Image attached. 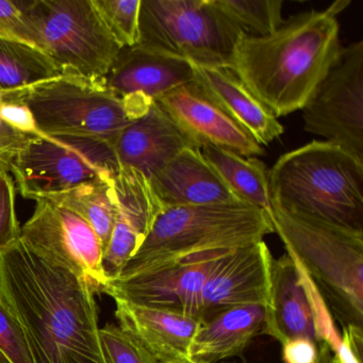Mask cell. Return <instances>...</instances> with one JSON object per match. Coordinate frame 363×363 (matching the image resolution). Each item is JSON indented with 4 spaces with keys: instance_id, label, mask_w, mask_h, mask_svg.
I'll list each match as a JSON object with an SVG mask.
<instances>
[{
    "instance_id": "cell-28",
    "label": "cell",
    "mask_w": 363,
    "mask_h": 363,
    "mask_svg": "<svg viewBox=\"0 0 363 363\" xmlns=\"http://www.w3.org/2000/svg\"><path fill=\"white\" fill-rule=\"evenodd\" d=\"M21 230L16 209V182L10 172L0 169V252L20 241Z\"/></svg>"
},
{
    "instance_id": "cell-29",
    "label": "cell",
    "mask_w": 363,
    "mask_h": 363,
    "mask_svg": "<svg viewBox=\"0 0 363 363\" xmlns=\"http://www.w3.org/2000/svg\"><path fill=\"white\" fill-rule=\"evenodd\" d=\"M0 354L8 363H33L18 318L0 298Z\"/></svg>"
},
{
    "instance_id": "cell-2",
    "label": "cell",
    "mask_w": 363,
    "mask_h": 363,
    "mask_svg": "<svg viewBox=\"0 0 363 363\" xmlns=\"http://www.w3.org/2000/svg\"><path fill=\"white\" fill-rule=\"evenodd\" d=\"M350 4L295 14L267 37L240 35L229 69L276 118L299 111L341 54L337 16Z\"/></svg>"
},
{
    "instance_id": "cell-30",
    "label": "cell",
    "mask_w": 363,
    "mask_h": 363,
    "mask_svg": "<svg viewBox=\"0 0 363 363\" xmlns=\"http://www.w3.org/2000/svg\"><path fill=\"white\" fill-rule=\"evenodd\" d=\"M281 346L284 363H328L333 356L328 346L305 337L289 340Z\"/></svg>"
},
{
    "instance_id": "cell-3",
    "label": "cell",
    "mask_w": 363,
    "mask_h": 363,
    "mask_svg": "<svg viewBox=\"0 0 363 363\" xmlns=\"http://www.w3.org/2000/svg\"><path fill=\"white\" fill-rule=\"evenodd\" d=\"M271 205L363 233V164L327 141L282 155L269 169Z\"/></svg>"
},
{
    "instance_id": "cell-20",
    "label": "cell",
    "mask_w": 363,
    "mask_h": 363,
    "mask_svg": "<svg viewBox=\"0 0 363 363\" xmlns=\"http://www.w3.org/2000/svg\"><path fill=\"white\" fill-rule=\"evenodd\" d=\"M193 69L195 82L261 146L269 145L284 133L279 120L230 69L199 65H193Z\"/></svg>"
},
{
    "instance_id": "cell-5",
    "label": "cell",
    "mask_w": 363,
    "mask_h": 363,
    "mask_svg": "<svg viewBox=\"0 0 363 363\" xmlns=\"http://www.w3.org/2000/svg\"><path fill=\"white\" fill-rule=\"evenodd\" d=\"M274 233L313 281L342 329H363V233L272 205Z\"/></svg>"
},
{
    "instance_id": "cell-11",
    "label": "cell",
    "mask_w": 363,
    "mask_h": 363,
    "mask_svg": "<svg viewBox=\"0 0 363 363\" xmlns=\"http://www.w3.org/2000/svg\"><path fill=\"white\" fill-rule=\"evenodd\" d=\"M261 335L284 344L305 337L328 346L333 354L339 350L342 337L335 320L303 267L288 254L273 260L272 293L265 308Z\"/></svg>"
},
{
    "instance_id": "cell-16",
    "label": "cell",
    "mask_w": 363,
    "mask_h": 363,
    "mask_svg": "<svg viewBox=\"0 0 363 363\" xmlns=\"http://www.w3.org/2000/svg\"><path fill=\"white\" fill-rule=\"evenodd\" d=\"M113 146L120 169H135L147 180L182 150L199 148L157 101L123 130Z\"/></svg>"
},
{
    "instance_id": "cell-27",
    "label": "cell",
    "mask_w": 363,
    "mask_h": 363,
    "mask_svg": "<svg viewBox=\"0 0 363 363\" xmlns=\"http://www.w3.org/2000/svg\"><path fill=\"white\" fill-rule=\"evenodd\" d=\"M99 340L106 363H158L152 354L118 325L99 328Z\"/></svg>"
},
{
    "instance_id": "cell-12",
    "label": "cell",
    "mask_w": 363,
    "mask_h": 363,
    "mask_svg": "<svg viewBox=\"0 0 363 363\" xmlns=\"http://www.w3.org/2000/svg\"><path fill=\"white\" fill-rule=\"evenodd\" d=\"M22 226L21 240L38 256L90 282L101 293L107 284L103 269V246L92 227L71 210L42 199Z\"/></svg>"
},
{
    "instance_id": "cell-25",
    "label": "cell",
    "mask_w": 363,
    "mask_h": 363,
    "mask_svg": "<svg viewBox=\"0 0 363 363\" xmlns=\"http://www.w3.org/2000/svg\"><path fill=\"white\" fill-rule=\"evenodd\" d=\"M218 9L247 37L272 35L284 23L282 0H213Z\"/></svg>"
},
{
    "instance_id": "cell-14",
    "label": "cell",
    "mask_w": 363,
    "mask_h": 363,
    "mask_svg": "<svg viewBox=\"0 0 363 363\" xmlns=\"http://www.w3.org/2000/svg\"><path fill=\"white\" fill-rule=\"evenodd\" d=\"M273 260L264 241L228 250L206 281L201 322L229 308L248 305L267 308L271 301Z\"/></svg>"
},
{
    "instance_id": "cell-26",
    "label": "cell",
    "mask_w": 363,
    "mask_h": 363,
    "mask_svg": "<svg viewBox=\"0 0 363 363\" xmlns=\"http://www.w3.org/2000/svg\"><path fill=\"white\" fill-rule=\"evenodd\" d=\"M93 4L121 48L137 45L141 0H93Z\"/></svg>"
},
{
    "instance_id": "cell-8",
    "label": "cell",
    "mask_w": 363,
    "mask_h": 363,
    "mask_svg": "<svg viewBox=\"0 0 363 363\" xmlns=\"http://www.w3.org/2000/svg\"><path fill=\"white\" fill-rule=\"evenodd\" d=\"M241 35L213 0H141L137 45L191 65L229 69Z\"/></svg>"
},
{
    "instance_id": "cell-17",
    "label": "cell",
    "mask_w": 363,
    "mask_h": 363,
    "mask_svg": "<svg viewBox=\"0 0 363 363\" xmlns=\"http://www.w3.org/2000/svg\"><path fill=\"white\" fill-rule=\"evenodd\" d=\"M194 79L188 61L135 45L122 48L103 80L120 96L155 101Z\"/></svg>"
},
{
    "instance_id": "cell-6",
    "label": "cell",
    "mask_w": 363,
    "mask_h": 363,
    "mask_svg": "<svg viewBox=\"0 0 363 363\" xmlns=\"http://www.w3.org/2000/svg\"><path fill=\"white\" fill-rule=\"evenodd\" d=\"M23 99L42 135H80L112 144L154 103L120 96L103 79L72 73L24 89Z\"/></svg>"
},
{
    "instance_id": "cell-15",
    "label": "cell",
    "mask_w": 363,
    "mask_h": 363,
    "mask_svg": "<svg viewBox=\"0 0 363 363\" xmlns=\"http://www.w3.org/2000/svg\"><path fill=\"white\" fill-rule=\"evenodd\" d=\"M155 101L199 148L216 146L246 158L263 154L262 146L233 120L195 79Z\"/></svg>"
},
{
    "instance_id": "cell-4",
    "label": "cell",
    "mask_w": 363,
    "mask_h": 363,
    "mask_svg": "<svg viewBox=\"0 0 363 363\" xmlns=\"http://www.w3.org/2000/svg\"><path fill=\"white\" fill-rule=\"evenodd\" d=\"M271 233L267 212L244 201L169 208L159 214L118 278L169 269L203 252L254 245Z\"/></svg>"
},
{
    "instance_id": "cell-32",
    "label": "cell",
    "mask_w": 363,
    "mask_h": 363,
    "mask_svg": "<svg viewBox=\"0 0 363 363\" xmlns=\"http://www.w3.org/2000/svg\"><path fill=\"white\" fill-rule=\"evenodd\" d=\"M0 39L12 40L35 48L29 39L18 1L0 0Z\"/></svg>"
},
{
    "instance_id": "cell-7",
    "label": "cell",
    "mask_w": 363,
    "mask_h": 363,
    "mask_svg": "<svg viewBox=\"0 0 363 363\" xmlns=\"http://www.w3.org/2000/svg\"><path fill=\"white\" fill-rule=\"evenodd\" d=\"M29 39L61 73L104 79L122 48L93 0L18 1Z\"/></svg>"
},
{
    "instance_id": "cell-21",
    "label": "cell",
    "mask_w": 363,
    "mask_h": 363,
    "mask_svg": "<svg viewBox=\"0 0 363 363\" xmlns=\"http://www.w3.org/2000/svg\"><path fill=\"white\" fill-rule=\"evenodd\" d=\"M265 308L248 305L229 308L203 320L191 345L190 357L197 363H216L239 356L264 325Z\"/></svg>"
},
{
    "instance_id": "cell-1",
    "label": "cell",
    "mask_w": 363,
    "mask_h": 363,
    "mask_svg": "<svg viewBox=\"0 0 363 363\" xmlns=\"http://www.w3.org/2000/svg\"><path fill=\"white\" fill-rule=\"evenodd\" d=\"M95 293L22 240L0 252V298L20 322L33 363H106Z\"/></svg>"
},
{
    "instance_id": "cell-22",
    "label": "cell",
    "mask_w": 363,
    "mask_h": 363,
    "mask_svg": "<svg viewBox=\"0 0 363 363\" xmlns=\"http://www.w3.org/2000/svg\"><path fill=\"white\" fill-rule=\"evenodd\" d=\"M207 162L213 167L229 190L244 203L260 208L271 216L269 169L256 157L246 158L216 146L201 148Z\"/></svg>"
},
{
    "instance_id": "cell-33",
    "label": "cell",
    "mask_w": 363,
    "mask_h": 363,
    "mask_svg": "<svg viewBox=\"0 0 363 363\" xmlns=\"http://www.w3.org/2000/svg\"><path fill=\"white\" fill-rule=\"evenodd\" d=\"M0 363H8V361L6 360L5 357H4L1 354H0Z\"/></svg>"
},
{
    "instance_id": "cell-24",
    "label": "cell",
    "mask_w": 363,
    "mask_h": 363,
    "mask_svg": "<svg viewBox=\"0 0 363 363\" xmlns=\"http://www.w3.org/2000/svg\"><path fill=\"white\" fill-rule=\"evenodd\" d=\"M60 74L54 61L39 48L0 39V91L24 90Z\"/></svg>"
},
{
    "instance_id": "cell-31",
    "label": "cell",
    "mask_w": 363,
    "mask_h": 363,
    "mask_svg": "<svg viewBox=\"0 0 363 363\" xmlns=\"http://www.w3.org/2000/svg\"><path fill=\"white\" fill-rule=\"evenodd\" d=\"M8 92L0 91V169L10 172L14 159L33 139L18 133L6 123L3 109L7 101Z\"/></svg>"
},
{
    "instance_id": "cell-10",
    "label": "cell",
    "mask_w": 363,
    "mask_h": 363,
    "mask_svg": "<svg viewBox=\"0 0 363 363\" xmlns=\"http://www.w3.org/2000/svg\"><path fill=\"white\" fill-rule=\"evenodd\" d=\"M303 111V129L363 164V41L342 48Z\"/></svg>"
},
{
    "instance_id": "cell-9",
    "label": "cell",
    "mask_w": 363,
    "mask_h": 363,
    "mask_svg": "<svg viewBox=\"0 0 363 363\" xmlns=\"http://www.w3.org/2000/svg\"><path fill=\"white\" fill-rule=\"evenodd\" d=\"M120 171L113 144L94 138L40 135L10 167L24 199H50L84 182L113 178Z\"/></svg>"
},
{
    "instance_id": "cell-18",
    "label": "cell",
    "mask_w": 363,
    "mask_h": 363,
    "mask_svg": "<svg viewBox=\"0 0 363 363\" xmlns=\"http://www.w3.org/2000/svg\"><path fill=\"white\" fill-rule=\"evenodd\" d=\"M118 326L138 340L158 363H196L190 350L201 320L192 316L114 299Z\"/></svg>"
},
{
    "instance_id": "cell-19",
    "label": "cell",
    "mask_w": 363,
    "mask_h": 363,
    "mask_svg": "<svg viewBox=\"0 0 363 363\" xmlns=\"http://www.w3.org/2000/svg\"><path fill=\"white\" fill-rule=\"evenodd\" d=\"M148 182L164 210L242 201L207 162L201 148L182 150Z\"/></svg>"
},
{
    "instance_id": "cell-23",
    "label": "cell",
    "mask_w": 363,
    "mask_h": 363,
    "mask_svg": "<svg viewBox=\"0 0 363 363\" xmlns=\"http://www.w3.org/2000/svg\"><path fill=\"white\" fill-rule=\"evenodd\" d=\"M113 179L114 177L90 180L46 199L71 210L86 220L99 235L104 250L109 243L118 216Z\"/></svg>"
},
{
    "instance_id": "cell-34",
    "label": "cell",
    "mask_w": 363,
    "mask_h": 363,
    "mask_svg": "<svg viewBox=\"0 0 363 363\" xmlns=\"http://www.w3.org/2000/svg\"><path fill=\"white\" fill-rule=\"evenodd\" d=\"M197 363V362H196ZM216 363H220V362H216Z\"/></svg>"
},
{
    "instance_id": "cell-13",
    "label": "cell",
    "mask_w": 363,
    "mask_h": 363,
    "mask_svg": "<svg viewBox=\"0 0 363 363\" xmlns=\"http://www.w3.org/2000/svg\"><path fill=\"white\" fill-rule=\"evenodd\" d=\"M227 252H203L189 257L169 269L110 280L101 293L113 299L201 320V297L206 281Z\"/></svg>"
}]
</instances>
